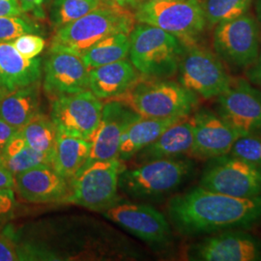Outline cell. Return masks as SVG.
<instances>
[{
    "label": "cell",
    "mask_w": 261,
    "mask_h": 261,
    "mask_svg": "<svg viewBox=\"0 0 261 261\" xmlns=\"http://www.w3.org/2000/svg\"><path fill=\"white\" fill-rule=\"evenodd\" d=\"M168 214L178 232L189 237L248 230L261 224V196H227L198 185L173 196L168 201Z\"/></svg>",
    "instance_id": "1"
},
{
    "label": "cell",
    "mask_w": 261,
    "mask_h": 261,
    "mask_svg": "<svg viewBox=\"0 0 261 261\" xmlns=\"http://www.w3.org/2000/svg\"><path fill=\"white\" fill-rule=\"evenodd\" d=\"M114 101L125 103L141 117L184 119L198 108L199 98L183 85L165 79L141 76L128 92Z\"/></svg>",
    "instance_id": "2"
},
{
    "label": "cell",
    "mask_w": 261,
    "mask_h": 261,
    "mask_svg": "<svg viewBox=\"0 0 261 261\" xmlns=\"http://www.w3.org/2000/svg\"><path fill=\"white\" fill-rule=\"evenodd\" d=\"M135 20V15L129 10L102 3L81 19L57 29L50 51H63L82 57L88 48L103 38L116 33L130 34Z\"/></svg>",
    "instance_id": "3"
},
{
    "label": "cell",
    "mask_w": 261,
    "mask_h": 261,
    "mask_svg": "<svg viewBox=\"0 0 261 261\" xmlns=\"http://www.w3.org/2000/svg\"><path fill=\"white\" fill-rule=\"evenodd\" d=\"M184 47L172 34L140 23L130 32V61L144 77L166 79L177 72Z\"/></svg>",
    "instance_id": "4"
},
{
    "label": "cell",
    "mask_w": 261,
    "mask_h": 261,
    "mask_svg": "<svg viewBox=\"0 0 261 261\" xmlns=\"http://www.w3.org/2000/svg\"><path fill=\"white\" fill-rule=\"evenodd\" d=\"M195 170V163L188 158L155 160L124 169L119 188L137 199H157L174 192Z\"/></svg>",
    "instance_id": "5"
},
{
    "label": "cell",
    "mask_w": 261,
    "mask_h": 261,
    "mask_svg": "<svg viewBox=\"0 0 261 261\" xmlns=\"http://www.w3.org/2000/svg\"><path fill=\"white\" fill-rule=\"evenodd\" d=\"M135 9V18L140 23L167 31L184 46L198 44L208 27L201 0L141 1Z\"/></svg>",
    "instance_id": "6"
},
{
    "label": "cell",
    "mask_w": 261,
    "mask_h": 261,
    "mask_svg": "<svg viewBox=\"0 0 261 261\" xmlns=\"http://www.w3.org/2000/svg\"><path fill=\"white\" fill-rule=\"evenodd\" d=\"M125 167L120 159L97 161L82 168L71 179L67 202L95 211L115 205L119 177Z\"/></svg>",
    "instance_id": "7"
},
{
    "label": "cell",
    "mask_w": 261,
    "mask_h": 261,
    "mask_svg": "<svg viewBox=\"0 0 261 261\" xmlns=\"http://www.w3.org/2000/svg\"><path fill=\"white\" fill-rule=\"evenodd\" d=\"M212 45L224 64L235 70H249L260 51V31L256 19L246 13L214 27Z\"/></svg>",
    "instance_id": "8"
},
{
    "label": "cell",
    "mask_w": 261,
    "mask_h": 261,
    "mask_svg": "<svg viewBox=\"0 0 261 261\" xmlns=\"http://www.w3.org/2000/svg\"><path fill=\"white\" fill-rule=\"evenodd\" d=\"M184 47L178 66L179 84L205 100L217 98L225 91L232 77L222 59L198 44Z\"/></svg>",
    "instance_id": "9"
},
{
    "label": "cell",
    "mask_w": 261,
    "mask_h": 261,
    "mask_svg": "<svg viewBox=\"0 0 261 261\" xmlns=\"http://www.w3.org/2000/svg\"><path fill=\"white\" fill-rule=\"evenodd\" d=\"M199 186L237 197L261 196V167L230 154L208 160Z\"/></svg>",
    "instance_id": "10"
},
{
    "label": "cell",
    "mask_w": 261,
    "mask_h": 261,
    "mask_svg": "<svg viewBox=\"0 0 261 261\" xmlns=\"http://www.w3.org/2000/svg\"><path fill=\"white\" fill-rule=\"evenodd\" d=\"M103 103L89 89L55 98L50 118L59 133L91 142L103 112Z\"/></svg>",
    "instance_id": "11"
},
{
    "label": "cell",
    "mask_w": 261,
    "mask_h": 261,
    "mask_svg": "<svg viewBox=\"0 0 261 261\" xmlns=\"http://www.w3.org/2000/svg\"><path fill=\"white\" fill-rule=\"evenodd\" d=\"M240 137L261 136V90L245 80H233L217 97L216 111Z\"/></svg>",
    "instance_id": "12"
},
{
    "label": "cell",
    "mask_w": 261,
    "mask_h": 261,
    "mask_svg": "<svg viewBox=\"0 0 261 261\" xmlns=\"http://www.w3.org/2000/svg\"><path fill=\"white\" fill-rule=\"evenodd\" d=\"M198 261H261V240L246 229H228L203 236L189 250Z\"/></svg>",
    "instance_id": "13"
},
{
    "label": "cell",
    "mask_w": 261,
    "mask_h": 261,
    "mask_svg": "<svg viewBox=\"0 0 261 261\" xmlns=\"http://www.w3.org/2000/svg\"><path fill=\"white\" fill-rule=\"evenodd\" d=\"M105 215L149 245L162 247L171 242L172 231L169 222L152 206L139 203L115 204L107 209Z\"/></svg>",
    "instance_id": "14"
},
{
    "label": "cell",
    "mask_w": 261,
    "mask_h": 261,
    "mask_svg": "<svg viewBox=\"0 0 261 261\" xmlns=\"http://www.w3.org/2000/svg\"><path fill=\"white\" fill-rule=\"evenodd\" d=\"M194 140L190 155L208 161L228 154L240 135L210 109H196L190 118Z\"/></svg>",
    "instance_id": "15"
},
{
    "label": "cell",
    "mask_w": 261,
    "mask_h": 261,
    "mask_svg": "<svg viewBox=\"0 0 261 261\" xmlns=\"http://www.w3.org/2000/svg\"><path fill=\"white\" fill-rule=\"evenodd\" d=\"M140 117V115L125 103L108 100L103 106L102 118L94 134L90 153L83 168L97 161L118 158L125 130Z\"/></svg>",
    "instance_id": "16"
},
{
    "label": "cell",
    "mask_w": 261,
    "mask_h": 261,
    "mask_svg": "<svg viewBox=\"0 0 261 261\" xmlns=\"http://www.w3.org/2000/svg\"><path fill=\"white\" fill-rule=\"evenodd\" d=\"M44 71L45 91L54 98L89 89V70L81 56L63 51L51 53Z\"/></svg>",
    "instance_id": "17"
},
{
    "label": "cell",
    "mask_w": 261,
    "mask_h": 261,
    "mask_svg": "<svg viewBox=\"0 0 261 261\" xmlns=\"http://www.w3.org/2000/svg\"><path fill=\"white\" fill-rule=\"evenodd\" d=\"M15 190L28 202H67L71 194L68 179L58 174L50 165H42L15 176Z\"/></svg>",
    "instance_id": "18"
},
{
    "label": "cell",
    "mask_w": 261,
    "mask_h": 261,
    "mask_svg": "<svg viewBox=\"0 0 261 261\" xmlns=\"http://www.w3.org/2000/svg\"><path fill=\"white\" fill-rule=\"evenodd\" d=\"M142 75L127 59L89 70V90L100 100H112L128 92Z\"/></svg>",
    "instance_id": "19"
},
{
    "label": "cell",
    "mask_w": 261,
    "mask_h": 261,
    "mask_svg": "<svg viewBox=\"0 0 261 261\" xmlns=\"http://www.w3.org/2000/svg\"><path fill=\"white\" fill-rule=\"evenodd\" d=\"M41 75L40 58L28 59L11 42H0V87L5 93L37 84Z\"/></svg>",
    "instance_id": "20"
},
{
    "label": "cell",
    "mask_w": 261,
    "mask_h": 261,
    "mask_svg": "<svg viewBox=\"0 0 261 261\" xmlns=\"http://www.w3.org/2000/svg\"><path fill=\"white\" fill-rule=\"evenodd\" d=\"M189 117L171 125L158 139L136 155L140 164L161 159L178 158L189 154L193 146V125Z\"/></svg>",
    "instance_id": "21"
},
{
    "label": "cell",
    "mask_w": 261,
    "mask_h": 261,
    "mask_svg": "<svg viewBox=\"0 0 261 261\" xmlns=\"http://www.w3.org/2000/svg\"><path fill=\"white\" fill-rule=\"evenodd\" d=\"M39 112L40 93L38 83L5 93L0 100V117L19 130Z\"/></svg>",
    "instance_id": "22"
},
{
    "label": "cell",
    "mask_w": 261,
    "mask_h": 261,
    "mask_svg": "<svg viewBox=\"0 0 261 261\" xmlns=\"http://www.w3.org/2000/svg\"><path fill=\"white\" fill-rule=\"evenodd\" d=\"M181 119H151L140 117L132 123L122 137L118 159L122 162L135 157L140 150L150 143Z\"/></svg>",
    "instance_id": "23"
},
{
    "label": "cell",
    "mask_w": 261,
    "mask_h": 261,
    "mask_svg": "<svg viewBox=\"0 0 261 261\" xmlns=\"http://www.w3.org/2000/svg\"><path fill=\"white\" fill-rule=\"evenodd\" d=\"M91 142L58 132L53 168L62 177L71 180L84 167L89 156Z\"/></svg>",
    "instance_id": "24"
},
{
    "label": "cell",
    "mask_w": 261,
    "mask_h": 261,
    "mask_svg": "<svg viewBox=\"0 0 261 261\" xmlns=\"http://www.w3.org/2000/svg\"><path fill=\"white\" fill-rule=\"evenodd\" d=\"M0 157L14 176L38 166H51L54 159L51 156L39 152L29 146L20 135L19 130L11 139Z\"/></svg>",
    "instance_id": "25"
},
{
    "label": "cell",
    "mask_w": 261,
    "mask_h": 261,
    "mask_svg": "<svg viewBox=\"0 0 261 261\" xmlns=\"http://www.w3.org/2000/svg\"><path fill=\"white\" fill-rule=\"evenodd\" d=\"M130 50V34L116 33L88 48L82 59L88 70L125 59Z\"/></svg>",
    "instance_id": "26"
},
{
    "label": "cell",
    "mask_w": 261,
    "mask_h": 261,
    "mask_svg": "<svg viewBox=\"0 0 261 261\" xmlns=\"http://www.w3.org/2000/svg\"><path fill=\"white\" fill-rule=\"evenodd\" d=\"M19 133L33 149L54 158L58 130L50 117L39 112L33 119L19 129Z\"/></svg>",
    "instance_id": "27"
},
{
    "label": "cell",
    "mask_w": 261,
    "mask_h": 261,
    "mask_svg": "<svg viewBox=\"0 0 261 261\" xmlns=\"http://www.w3.org/2000/svg\"><path fill=\"white\" fill-rule=\"evenodd\" d=\"M100 0H51L49 19L56 28H63L102 5Z\"/></svg>",
    "instance_id": "28"
},
{
    "label": "cell",
    "mask_w": 261,
    "mask_h": 261,
    "mask_svg": "<svg viewBox=\"0 0 261 261\" xmlns=\"http://www.w3.org/2000/svg\"><path fill=\"white\" fill-rule=\"evenodd\" d=\"M253 0H201L208 27L248 13Z\"/></svg>",
    "instance_id": "29"
},
{
    "label": "cell",
    "mask_w": 261,
    "mask_h": 261,
    "mask_svg": "<svg viewBox=\"0 0 261 261\" xmlns=\"http://www.w3.org/2000/svg\"><path fill=\"white\" fill-rule=\"evenodd\" d=\"M41 28L27 16H0V42H12L23 34H40Z\"/></svg>",
    "instance_id": "30"
},
{
    "label": "cell",
    "mask_w": 261,
    "mask_h": 261,
    "mask_svg": "<svg viewBox=\"0 0 261 261\" xmlns=\"http://www.w3.org/2000/svg\"><path fill=\"white\" fill-rule=\"evenodd\" d=\"M228 154L261 167V136L239 137L235 140Z\"/></svg>",
    "instance_id": "31"
},
{
    "label": "cell",
    "mask_w": 261,
    "mask_h": 261,
    "mask_svg": "<svg viewBox=\"0 0 261 261\" xmlns=\"http://www.w3.org/2000/svg\"><path fill=\"white\" fill-rule=\"evenodd\" d=\"M12 45L19 51L21 56L28 59L36 58L46 47L45 39L40 34H23L13 40Z\"/></svg>",
    "instance_id": "32"
},
{
    "label": "cell",
    "mask_w": 261,
    "mask_h": 261,
    "mask_svg": "<svg viewBox=\"0 0 261 261\" xmlns=\"http://www.w3.org/2000/svg\"><path fill=\"white\" fill-rule=\"evenodd\" d=\"M17 205L14 190L0 188V222L11 217Z\"/></svg>",
    "instance_id": "33"
},
{
    "label": "cell",
    "mask_w": 261,
    "mask_h": 261,
    "mask_svg": "<svg viewBox=\"0 0 261 261\" xmlns=\"http://www.w3.org/2000/svg\"><path fill=\"white\" fill-rule=\"evenodd\" d=\"M23 260L21 250L7 237L0 235V261Z\"/></svg>",
    "instance_id": "34"
},
{
    "label": "cell",
    "mask_w": 261,
    "mask_h": 261,
    "mask_svg": "<svg viewBox=\"0 0 261 261\" xmlns=\"http://www.w3.org/2000/svg\"><path fill=\"white\" fill-rule=\"evenodd\" d=\"M22 12L32 14L36 19H42L46 15V7L51 0H18Z\"/></svg>",
    "instance_id": "35"
},
{
    "label": "cell",
    "mask_w": 261,
    "mask_h": 261,
    "mask_svg": "<svg viewBox=\"0 0 261 261\" xmlns=\"http://www.w3.org/2000/svg\"><path fill=\"white\" fill-rule=\"evenodd\" d=\"M19 132V129L11 126L0 117V155L7 146L11 139Z\"/></svg>",
    "instance_id": "36"
},
{
    "label": "cell",
    "mask_w": 261,
    "mask_h": 261,
    "mask_svg": "<svg viewBox=\"0 0 261 261\" xmlns=\"http://www.w3.org/2000/svg\"><path fill=\"white\" fill-rule=\"evenodd\" d=\"M18 0H0V16H22Z\"/></svg>",
    "instance_id": "37"
},
{
    "label": "cell",
    "mask_w": 261,
    "mask_h": 261,
    "mask_svg": "<svg viewBox=\"0 0 261 261\" xmlns=\"http://www.w3.org/2000/svg\"><path fill=\"white\" fill-rule=\"evenodd\" d=\"M15 176L10 172L0 157V188L15 190Z\"/></svg>",
    "instance_id": "38"
},
{
    "label": "cell",
    "mask_w": 261,
    "mask_h": 261,
    "mask_svg": "<svg viewBox=\"0 0 261 261\" xmlns=\"http://www.w3.org/2000/svg\"><path fill=\"white\" fill-rule=\"evenodd\" d=\"M248 75L252 84L261 87V47L259 55H258L255 63L249 69Z\"/></svg>",
    "instance_id": "39"
},
{
    "label": "cell",
    "mask_w": 261,
    "mask_h": 261,
    "mask_svg": "<svg viewBox=\"0 0 261 261\" xmlns=\"http://www.w3.org/2000/svg\"><path fill=\"white\" fill-rule=\"evenodd\" d=\"M106 2L125 9H135L140 4V0H106Z\"/></svg>",
    "instance_id": "40"
},
{
    "label": "cell",
    "mask_w": 261,
    "mask_h": 261,
    "mask_svg": "<svg viewBox=\"0 0 261 261\" xmlns=\"http://www.w3.org/2000/svg\"><path fill=\"white\" fill-rule=\"evenodd\" d=\"M257 11H258V15H259V18L261 20V0H259L258 2V5H257Z\"/></svg>",
    "instance_id": "41"
},
{
    "label": "cell",
    "mask_w": 261,
    "mask_h": 261,
    "mask_svg": "<svg viewBox=\"0 0 261 261\" xmlns=\"http://www.w3.org/2000/svg\"><path fill=\"white\" fill-rule=\"evenodd\" d=\"M5 95V91L0 87V100L2 99V97Z\"/></svg>",
    "instance_id": "42"
},
{
    "label": "cell",
    "mask_w": 261,
    "mask_h": 261,
    "mask_svg": "<svg viewBox=\"0 0 261 261\" xmlns=\"http://www.w3.org/2000/svg\"><path fill=\"white\" fill-rule=\"evenodd\" d=\"M141 1H170V0H140Z\"/></svg>",
    "instance_id": "43"
},
{
    "label": "cell",
    "mask_w": 261,
    "mask_h": 261,
    "mask_svg": "<svg viewBox=\"0 0 261 261\" xmlns=\"http://www.w3.org/2000/svg\"><path fill=\"white\" fill-rule=\"evenodd\" d=\"M100 1H102V0H100Z\"/></svg>",
    "instance_id": "44"
}]
</instances>
